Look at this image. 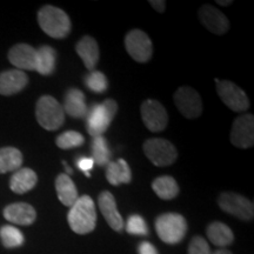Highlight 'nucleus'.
Returning <instances> with one entry per match:
<instances>
[{"label": "nucleus", "mask_w": 254, "mask_h": 254, "mask_svg": "<svg viewBox=\"0 0 254 254\" xmlns=\"http://www.w3.org/2000/svg\"><path fill=\"white\" fill-rule=\"evenodd\" d=\"M98 204L107 224L116 232H122L124 228V219L117 208L116 199L112 193L109 190L101 192L98 196Z\"/></svg>", "instance_id": "2eb2a0df"}, {"label": "nucleus", "mask_w": 254, "mask_h": 254, "mask_svg": "<svg viewBox=\"0 0 254 254\" xmlns=\"http://www.w3.org/2000/svg\"><path fill=\"white\" fill-rule=\"evenodd\" d=\"M67 221L71 230L80 236L91 233L94 230L97 225V211L91 196L82 195L78 198L69 207Z\"/></svg>", "instance_id": "f257e3e1"}, {"label": "nucleus", "mask_w": 254, "mask_h": 254, "mask_svg": "<svg viewBox=\"0 0 254 254\" xmlns=\"http://www.w3.org/2000/svg\"><path fill=\"white\" fill-rule=\"evenodd\" d=\"M174 104L187 119H196L202 113V100L194 88L182 86L173 95Z\"/></svg>", "instance_id": "1a4fd4ad"}, {"label": "nucleus", "mask_w": 254, "mask_h": 254, "mask_svg": "<svg viewBox=\"0 0 254 254\" xmlns=\"http://www.w3.org/2000/svg\"><path fill=\"white\" fill-rule=\"evenodd\" d=\"M126 231L133 236H147L148 227L142 217L138 214H132L127 219Z\"/></svg>", "instance_id": "7c9ffc66"}, {"label": "nucleus", "mask_w": 254, "mask_h": 254, "mask_svg": "<svg viewBox=\"0 0 254 254\" xmlns=\"http://www.w3.org/2000/svg\"><path fill=\"white\" fill-rule=\"evenodd\" d=\"M152 190L159 198L163 200H172L179 194V186L176 179L170 176L155 178L152 183Z\"/></svg>", "instance_id": "b1692460"}, {"label": "nucleus", "mask_w": 254, "mask_h": 254, "mask_svg": "<svg viewBox=\"0 0 254 254\" xmlns=\"http://www.w3.org/2000/svg\"><path fill=\"white\" fill-rule=\"evenodd\" d=\"M63 109L64 112L74 119L86 118L88 107L85 94L78 88H69L65 95Z\"/></svg>", "instance_id": "a211bd4d"}, {"label": "nucleus", "mask_w": 254, "mask_h": 254, "mask_svg": "<svg viewBox=\"0 0 254 254\" xmlns=\"http://www.w3.org/2000/svg\"><path fill=\"white\" fill-rule=\"evenodd\" d=\"M232 0H226V1H221V0H217V4L222 5V6H228L230 4H232Z\"/></svg>", "instance_id": "4c0bfd02"}, {"label": "nucleus", "mask_w": 254, "mask_h": 254, "mask_svg": "<svg viewBox=\"0 0 254 254\" xmlns=\"http://www.w3.org/2000/svg\"><path fill=\"white\" fill-rule=\"evenodd\" d=\"M155 231L161 241L176 245L186 236V219L178 213H164L155 219Z\"/></svg>", "instance_id": "20e7f679"}, {"label": "nucleus", "mask_w": 254, "mask_h": 254, "mask_svg": "<svg viewBox=\"0 0 254 254\" xmlns=\"http://www.w3.org/2000/svg\"><path fill=\"white\" fill-rule=\"evenodd\" d=\"M217 93L228 109L234 112H245L250 107V100L247 94L239 86L228 80L215 79Z\"/></svg>", "instance_id": "6e6552de"}, {"label": "nucleus", "mask_w": 254, "mask_h": 254, "mask_svg": "<svg viewBox=\"0 0 254 254\" xmlns=\"http://www.w3.org/2000/svg\"><path fill=\"white\" fill-rule=\"evenodd\" d=\"M38 23L47 36L55 39L67 37L72 28L67 13L52 5H45L40 8L38 12Z\"/></svg>", "instance_id": "f03ea898"}, {"label": "nucleus", "mask_w": 254, "mask_h": 254, "mask_svg": "<svg viewBox=\"0 0 254 254\" xmlns=\"http://www.w3.org/2000/svg\"><path fill=\"white\" fill-rule=\"evenodd\" d=\"M199 19L209 32L218 36L225 34L230 28V21L226 15L212 5H204L200 7Z\"/></svg>", "instance_id": "ddd939ff"}, {"label": "nucleus", "mask_w": 254, "mask_h": 254, "mask_svg": "<svg viewBox=\"0 0 254 254\" xmlns=\"http://www.w3.org/2000/svg\"><path fill=\"white\" fill-rule=\"evenodd\" d=\"M139 254H158V251L155 247L148 241H142L138 247Z\"/></svg>", "instance_id": "72a5a7b5"}, {"label": "nucleus", "mask_w": 254, "mask_h": 254, "mask_svg": "<svg viewBox=\"0 0 254 254\" xmlns=\"http://www.w3.org/2000/svg\"><path fill=\"white\" fill-rule=\"evenodd\" d=\"M8 60L20 71H36L37 50L27 44H17L9 50Z\"/></svg>", "instance_id": "4468645a"}, {"label": "nucleus", "mask_w": 254, "mask_h": 254, "mask_svg": "<svg viewBox=\"0 0 254 254\" xmlns=\"http://www.w3.org/2000/svg\"><path fill=\"white\" fill-rule=\"evenodd\" d=\"M23 165V154L15 147L0 148V174L14 172Z\"/></svg>", "instance_id": "393cba45"}, {"label": "nucleus", "mask_w": 254, "mask_h": 254, "mask_svg": "<svg viewBox=\"0 0 254 254\" xmlns=\"http://www.w3.org/2000/svg\"><path fill=\"white\" fill-rule=\"evenodd\" d=\"M230 140L238 148H250L254 144V117L243 114L232 125Z\"/></svg>", "instance_id": "f8f14e48"}, {"label": "nucleus", "mask_w": 254, "mask_h": 254, "mask_svg": "<svg viewBox=\"0 0 254 254\" xmlns=\"http://www.w3.org/2000/svg\"><path fill=\"white\" fill-rule=\"evenodd\" d=\"M78 56L80 57L82 62H84L85 67L88 71H94L95 66L99 62V46H98L97 40L90 36L82 37L78 41L77 46H75Z\"/></svg>", "instance_id": "6ab92c4d"}, {"label": "nucleus", "mask_w": 254, "mask_h": 254, "mask_svg": "<svg viewBox=\"0 0 254 254\" xmlns=\"http://www.w3.org/2000/svg\"><path fill=\"white\" fill-rule=\"evenodd\" d=\"M0 239L6 249H15L24 244L23 233L11 225H5L0 228Z\"/></svg>", "instance_id": "cd10ccee"}, {"label": "nucleus", "mask_w": 254, "mask_h": 254, "mask_svg": "<svg viewBox=\"0 0 254 254\" xmlns=\"http://www.w3.org/2000/svg\"><path fill=\"white\" fill-rule=\"evenodd\" d=\"M63 164H64V167H65L66 172H67V176H68V174H71V176H72V174H73V170H72V168L68 166L66 161H63Z\"/></svg>", "instance_id": "c9c22d12"}, {"label": "nucleus", "mask_w": 254, "mask_h": 254, "mask_svg": "<svg viewBox=\"0 0 254 254\" xmlns=\"http://www.w3.org/2000/svg\"><path fill=\"white\" fill-rule=\"evenodd\" d=\"M91 150L94 164L99 165L101 167L107 166V164L111 161V151L106 139L103 135L93 136L91 142Z\"/></svg>", "instance_id": "bb28decb"}, {"label": "nucleus", "mask_w": 254, "mask_h": 254, "mask_svg": "<svg viewBox=\"0 0 254 254\" xmlns=\"http://www.w3.org/2000/svg\"><path fill=\"white\" fill-rule=\"evenodd\" d=\"M57 62L56 50L51 46H41L37 50L36 71L43 75H50L55 72Z\"/></svg>", "instance_id": "a878e982"}, {"label": "nucleus", "mask_w": 254, "mask_h": 254, "mask_svg": "<svg viewBox=\"0 0 254 254\" xmlns=\"http://www.w3.org/2000/svg\"><path fill=\"white\" fill-rule=\"evenodd\" d=\"M56 190L58 199L62 201L63 205L71 206L78 200V190L74 183L72 182L71 177L67 174L62 173L56 179Z\"/></svg>", "instance_id": "4be33fe9"}, {"label": "nucleus", "mask_w": 254, "mask_h": 254, "mask_svg": "<svg viewBox=\"0 0 254 254\" xmlns=\"http://www.w3.org/2000/svg\"><path fill=\"white\" fill-rule=\"evenodd\" d=\"M85 85L94 93H104L109 87V81L103 72L91 71L85 78Z\"/></svg>", "instance_id": "c756f323"}, {"label": "nucleus", "mask_w": 254, "mask_h": 254, "mask_svg": "<svg viewBox=\"0 0 254 254\" xmlns=\"http://www.w3.org/2000/svg\"><path fill=\"white\" fill-rule=\"evenodd\" d=\"M85 142V138L81 133L75 131H66L58 135L56 144L62 150H71V148H77Z\"/></svg>", "instance_id": "c85d7f7f"}, {"label": "nucleus", "mask_w": 254, "mask_h": 254, "mask_svg": "<svg viewBox=\"0 0 254 254\" xmlns=\"http://www.w3.org/2000/svg\"><path fill=\"white\" fill-rule=\"evenodd\" d=\"M206 233H207L209 241L213 245L220 247V249L232 245L234 240L233 232H232L231 228L226 224L220 221L211 222L207 226Z\"/></svg>", "instance_id": "5701e85b"}, {"label": "nucleus", "mask_w": 254, "mask_h": 254, "mask_svg": "<svg viewBox=\"0 0 254 254\" xmlns=\"http://www.w3.org/2000/svg\"><path fill=\"white\" fill-rule=\"evenodd\" d=\"M189 254H212L208 243L202 237H194L190 240Z\"/></svg>", "instance_id": "2f4dec72"}, {"label": "nucleus", "mask_w": 254, "mask_h": 254, "mask_svg": "<svg viewBox=\"0 0 254 254\" xmlns=\"http://www.w3.org/2000/svg\"><path fill=\"white\" fill-rule=\"evenodd\" d=\"M213 254H232V252H231V251H228V250L220 249V250L215 251V252H214Z\"/></svg>", "instance_id": "e433bc0d"}, {"label": "nucleus", "mask_w": 254, "mask_h": 254, "mask_svg": "<svg viewBox=\"0 0 254 254\" xmlns=\"http://www.w3.org/2000/svg\"><path fill=\"white\" fill-rule=\"evenodd\" d=\"M28 82V77L20 69H7L0 73V94L12 95L24 90Z\"/></svg>", "instance_id": "f3484780"}, {"label": "nucleus", "mask_w": 254, "mask_h": 254, "mask_svg": "<svg viewBox=\"0 0 254 254\" xmlns=\"http://www.w3.org/2000/svg\"><path fill=\"white\" fill-rule=\"evenodd\" d=\"M118 111V104L114 99H106L103 104H94L86 114V127L92 136L103 135L107 131Z\"/></svg>", "instance_id": "7ed1b4c3"}, {"label": "nucleus", "mask_w": 254, "mask_h": 254, "mask_svg": "<svg viewBox=\"0 0 254 254\" xmlns=\"http://www.w3.org/2000/svg\"><path fill=\"white\" fill-rule=\"evenodd\" d=\"M4 217L7 221L21 226L32 225L37 218V212L33 206L26 202H14L6 206L4 209Z\"/></svg>", "instance_id": "dca6fc26"}, {"label": "nucleus", "mask_w": 254, "mask_h": 254, "mask_svg": "<svg viewBox=\"0 0 254 254\" xmlns=\"http://www.w3.org/2000/svg\"><path fill=\"white\" fill-rule=\"evenodd\" d=\"M140 112L142 122L151 132L158 133L166 128L168 123L167 111L158 100H145L141 105Z\"/></svg>", "instance_id": "9b49d317"}, {"label": "nucleus", "mask_w": 254, "mask_h": 254, "mask_svg": "<svg viewBox=\"0 0 254 254\" xmlns=\"http://www.w3.org/2000/svg\"><path fill=\"white\" fill-rule=\"evenodd\" d=\"M77 166H78L79 170H81L82 172L85 173V176H86L87 178H90L91 177L90 171L94 166V161H93V159H92V158L81 157L77 160Z\"/></svg>", "instance_id": "473e14b6"}, {"label": "nucleus", "mask_w": 254, "mask_h": 254, "mask_svg": "<svg viewBox=\"0 0 254 254\" xmlns=\"http://www.w3.org/2000/svg\"><path fill=\"white\" fill-rule=\"evenodd\" d=\"M125 47L128 55L138 63H147L153 53L150 37L141 30H132L125 37Z\"/></svg>", "instance_id": "9d476101"}, {"label": "nucleus", "mask_w": 254, "mask_h": 254, "mask_svg": "<svg viewBox=\"0 0 254 254\" xmlns=\"http://www.w3.org/2000/svg\"><path fill=\"white\" fill-rule=\"evenodd\" d=\"M148 4H150L155 11H158L159 13H163L165 8H166V2H165L164 0H150Z\"/></svg>", "instance_id": "f704fd0d"}, {"label": "nucleus", "mask_w": 254, "mask_h": 254, "mask_svg": "<svg viewBox=\"0 0 254 254\" xmlns=\"http://www.w3.org/2000/svg\"><path fill=\"white\" fill-rule=\"evenodd\" d=\"M106 179L112 186L131 183L132 172L128 164L124 159H118V161H110L106 166Z\"/></svg>", "instance_id": "412c9836"}, {"label": "nucleus", "mask_w": 254, "mask_h": 254, "mask_svg": "<svg viewBox=\"0 0 254 254\" xmlns=\"http://www.w3.org/2000/svg\"><path fill=\"white\" fill-rule=\"evenodd\" d=\"M142 150L148 160L158 167L170 166L178 158L174 145L163 138L148 139L142 145Z\"/></svg>", "instance_id": "423d86ee"}, {"label": "nucleus", "mask_w": 254, "mask_h": 254, "mask_svg": "<svg viewBox=\"0 0 254 254\" xmlns=\"http://www.w3.org/2000/svg\"><path fill=\"white\" fill-rule=\"evenodd\" d=\"M218 205L222 211L240 219V220L250 221L254 217L253 202L238 193H221L218 199Z\"/></svg>", "instance_id": "0eeeda50"}, {"label": "nucleus", "mask_w": 254, "mask_h": 254, "mask_svg": "<svg viewBox=\"0 0 254 254\" xmlns=\"http://www.w3.org/2000/svg\"><path fill=\"white\" fill-rule=\"evenodd\" d=\"M37 122L47 131H57L65 122V112L56 98L44 95L38 100L36 106Z\"/></svg>", "instance_id": "39448f33"}, {"label": "nucleus", "mask_w": 254, "mask_h": 254, "mask_svg": "<svg viewBox=\"0 0 254 254\" xmlns=\"http://www.w3.org/2000/svg\"><path fill=\"white\" fill-rule=\"evenodd\" d=\"M38 183L37 173L31 168H19L9 180V189L17 194H24L33 190Z\"/></svg>", "instance_id": "aec40b11"}]
</instances>
